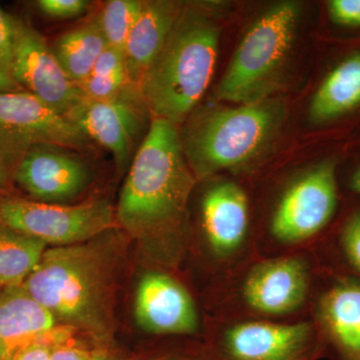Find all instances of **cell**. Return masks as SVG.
Returning <instances> with one entry per match:
<instances>
[{
	"instance_id": "6da1fadb",
	"label": "cell",
	"mask_w": 360,
	"mask_h": 360,
	"mask_svg": "<svg viewBox=\"0 0 360 360\" xmlns=\"http://www.w3.org/2000/svg\"><path fill=\"white\" fill-rule=\"evenodd\" d=\"M115 229L84 243L47 248L21 285L56 321L99 341L110 340L115 330L120 269Z\"/></svg>"
},
{
	"instance_id": "7a4b0ae2",
	"label": "cell",
	"mask_w": 360,
	"mask_h": 360,
	"mask_svg": "<svg viewBox=\"0 0 360 360\" xmlns=\"http://www.w3.org/2000/svg\"><path fill=\"white\" fill-rule=\"evenodd\" d=\"M194 184L177 124L153 117L120 193L118 226L143 243L165 241L184 220Z\"/></svg>"
},
{
	"instance_id": "3957f363",
	"label": "cell",
	"mask_w": 360,
	"mask_h": 360,
	"mask_svg": "<svg viewBox=\"0 0 360 360\" xmlns=\"http://www.w3.org/2000/svg\"><path fill=\"white\" fill-rule=\"evenodd\" d=\"M220 26L210 11L186 4L139 91L153 117L179 124L210 86L219 56Z\"/></svg>"
},
{
	"instance_id": "277c9868",
	"label": "cell",
	"mask_w": 360,
	"mask_h": 360,
	"mask_svg": "<svg viewBox=\"0 0 360 360\" xmlns=\"http://www.w3.org/2000/svg\"><path fill=\"white\" fill-rule=\"evenodd\" d=\"M285 118V103L274 97L198 110L180 134L187 162L198 179L255 165L272 148Z\"/></svg>"
},
{
	"instance_id": "5b68a950",
	"label": "cell",
	"mask_w": 360,
	"mask_h": 360,
	"mask_svg": "<svg viewBox=\"0 0 360 360\" xmlns=\"http://www.w3.org/2000/svg\"><path fill=\"white\" fill-rule=\"evenodd\" d=\"M300 20V6L281 1L253 21L215 89L219 101L236 104L270 98L281 87Z\"/></svg>"
},
{
	"instance_id": "8992f818",
	"label": "cell",
	"mask_w": 360,
	"mask_h": 360,
	"mask_svg": "<svg viewBox=\"0 0 360 360\" xmlns=\"http://www.w3.org/2000/svg\"><path fill=\"white\" fill-rule=\"evenodd\" d=\"M0 225L53 246L84 243L118 227L105 200L65 205L9 196L0 198Z\"/></svg>"
},
{
	"instance_id": "52a82bcc",
	"label": "cell",
	"mask_w": 360,
	"mask_h": 360,
	"mask_svg": "<svg viewBox=\"0 0 360 360\" xmlns=\"http://www.w3.org/2000/svg\"><path fill=\"white\" fill-rule=\"evenodd\" d=\"M89 139L68 116L25 91L0 92V155L4 161L40 144L79 148Z\"/></svg>"
},
{
	"instance_id": "ba28073f",
	"label": "cell",
	"mask_w": 360,
	"mask_h": 360,
	"mask_svg": "<svg viewBox=\"0 0 360 360\" xmlns=\"http://www.w3.org/2000/svg\"><path fill=\"white\" fill-rule=\"evenodd\" d=\"M335 162L326 160L293 182L272 215V236L283 243L307 240L326 226L338 207Z\"/></svg>"
},
{
	"instance_id": "9c48e42d",
	"label": "cell",
	"mask_w": 360,
	"mask_h": 360,
	"mask_svg": "<svg viewBox=\"0 0 360 360\" xmlns=\"http://www.w3.org/2000/svg\"><path fill=\"white\" fill-rule=\"evenodd\" d=\"M11 77L25 91L59 115L68 116L86 97L61 68L44 37L15 18V49Z\"/></svg>"
},
{
	"instance_id": "30bf717a",
	"label": "cell",
	"mask_w": 360,
	"mask_h": 360,
	"mask_svg": "<svg viewBox=\"0 0 360 360\" xmlns=\"http://www.w3.org/2000/svg\"><path fill=\"white\" fill-rule=\"evenodd\" d=\"M148 111L139 90L129 84L113 98L85 99L68 117L89 141H96L113 155L120 169L129 165L135 141Z\"/></svg>"
},
{
	"instance_id": "8fae6325",
	"label": "cell",
	"mask_w": 360,
	"mask_h": 360,
	"mask_svg": "<svg viewBox=\"0 0 360 360\" xmlns=\"http://www.w3.org/2000/svg\"><path fill=\"white\" fill-rule=\"evenodd\" d=\"M319 342L307 322L250 321L227 328L220 338L217 360H314Z\"/></svg>"
},
{
	"instance_id": "7c38bea8",
	"label": "cell",
	"mask_w": 360,
	"mask_h": 360,
	"mask_svg": "<svg viewBox=\"0 0 360 360\" xmlns=\"http://www.w3.org/2000/svg\"><path fill=\"white\" fill-rule=\"evenodd\" d=\"M65 148L40 144L28 148L16 161V182L34 200L65 202L89 186V167Z\"/></svg>"
},
{
	"instance_id": "4fadbf2b",
	"label": "cell",
	"mask_w": 360,
	"mask_h": 360,
	"mask_svg": "<svg viewBox=\"0 0 360 360\" xmlns=\"http://www.w3.org/2000/svg\"><path fill=\"white\" fill-rule=\"evenodd\" d=\"M135 319L144 330L160 335H193L198 326L193 298L167 274L149 272L137 286Z\"/></svg>"
},
{
	"instance_id": "5bb4252c",
	"label": "cell",
	"mask_w": 360,
	"mask_h": 360,
	"mask_svg": "<svg viewBox=\"0 0 360 360\" xmlns=\"http://www.w3.org/2000/svg\"><path fill=\"white\" fill-rule=\"evenodd\" d=\"M309 274L303 260L284 257L257 265L243 284L246 303L262 314L283 315L304 302Z\"/></svg>"
},
{
	"instance_id": "9a60e30c",
	"label": "cell",
	"mask_w": 360,
	"mask_h": 360,
	"mask_svg": "<svg viewBox=\"0 0 360 360\" xmlns=\"http://www.w3.org/2000/svg\"><path fill=\"white\" fill-rule=\"evenodd\" d=\"M58 323L22 286L4 288L0 292V360H13L27 345L49 338Z\"/></svg>"
},
{
	"instance_id": "2e32d148",
	"label": "cell",
	"mask_w": 360,
	"mask_h": 360,
	"mask_svg": "<svg viewBox=\"0 0 360 360\" xmlns=\"http://www.w3.org/2000/svg\"><path fill=\"white\" fill-rule=\"evenodd\" d=\"M184 6L182 2L170 0L143 2L124 49L127 79L137 90L146 70L167 41Z\"/></svg>"
},
{
	"instance_id": "e0dca14e",
	"label": "cell",
	"mask_w": 360,
	"mask_h": 360,
	"mask_svg": "<svg viewBox=\"0 0 360 360\" xmlns=\"http://www.w3.org/2000/svg\"><path fill=\"white\" fill-rule=\"evenodd\" d=\"M206 238L215 252L229 255L240 248L250 224V206L243 189L220 182L205 193L201 206Z\"/></svg>"
},
{
	"instance_id": "ac0fdd59",
	"label": "cell",
	"mask_w": 360,
	"mask_h": 360,
	"mask_svg": "<svg viewBox=\"0 0 360 360\" xmlns=\"http://www.w3.org/2000/svg\"><path fill=\"white\" fill-rule=\"evenodd\" d=\"M319 310L338 360H360V284H336L322 297Z\"/></svg>"
},
{
	"instance_id": "d6986e66",
	"label": "cell",
	"mask_w": 360,
	"mask_h": 360,
	"mask_svg": "<svg viewBox=\"0 0 360 360\" xmlns=\"http://www.w3.org/2000/svg\"><path fill=\"white\" fill-rule=\"evenodd\" d=\"M360 106V51L341 60L315 91L310 122L321 124L338 120Z\"/></svg>"
},
{
	"instance_id": "ffe728a7",
	"label": "cell",
	"mask_w": 360,
	"mask_h": 360,
	"mask_svg": "<svg viewBox=\"0 0 360 360\" xmlns=\"http://www.w3.org/2000/svg\"><path fill=\"white\" fill-rule=\"evenodd\" d=\"M106 47L108 42L96 20L61 35L51 49L66 75L78 85L89 77Z\"/></svg>"
},
{
	"instance_id": "44dd1931",
	"label": "cell",
	"mask_w": 360,
	"mask_h": 360,
	"mask_svg": "<svg viewBox=\"0 0 360 360\" xmlns=\"http://www.w3.org/2000/svg\"><path fill=\"white\" fill-rule=\"evenodd\" d=\"M47 248L39 239L0 225V288L22 285Z\"/></svg>"
},
{
	"instance_id": "7402d4cb",
	"label": "cell",
	"mask_w": 360,
	"mask_h": 360,
	"mask_svg": "<svg viewBox=\"0 0 360 360\" xmlns=\"http://www.w3.org/2000/svg\"><path fill=\"white\" fill-rule=\"evenodd\" d=\"M141 0H111L96 18L108 46L124 52L132 28L141 13Z\"/></svg>"
},
{
	"instance_id": "603a6c76",
	"label": "cell",
	"mask_w": 360,
	"mask_h": 360,
	"mask_svg": "<svg viewBox=\"0 0 360 360\" xmlns=\"http://www.w3.org/2000/svg\"><path fill=\"white\" fill-rule=\"evenodd\" d=\"M129 84L127 75L112 77L89 75L84 82L78 84L85 97L90 101H106L117 96Z\"/></svg>"
},
{
	"instance_id": "cb8c5ba5",
	"label": "cell",
	"mask_w": 360,
	"mask_h": 360,
	"mask_svg": "<svg viewBox=\"0 0 360 360\" xmlns=\"http://www.w3.org/2000/svg\"><path fill=\"white\" fill-rule=\"evenodd\" d=\"M14 49H15V18L7 14L0 7V68L11 77Z\"/></svg>"
},
{
	"instance_id": "d4e9b609",
	"label": "cell",
	"mask_w": 360,
	"mask_h": 360,
	"mask_svg": "<svg viewBox=\"0 0 360 360\" xmlns=\"http://www.w3.org/2000/svg\"><path fill=\"white\" fill-rule=\"evenodd\" d=\"M40 11L53 20H70L85 13L89 2L85 0H39Z\"/></svg>"
},
{
	"instance_id": "484cf974",
	"label": "cell",
	"mask_w": 360,
	"mask_h": 360,
	"mask_svg": "<svg viewBox=\"0 0 360 360\" xmlns=\"http://www.w3.org/2000/svg\"><path fill=\"white\" fill-rule=\"evenodd\" d=\"M328 11L336 25L360 27V0H330Z\"/></svg>"
},
{
	"instance_id": "4316f807",
	"label": "cell",
	"mask_w": 360,
	"mask_h": 360,
	"mask_svg": "<svg viewBox=\"0 0 360 360\" xmlns=\"http://www.w3.org/2000/svg\"><path fill=\"white\" fill-rule=\"evenodd\" d=\"M120 75H127L124 52L108 46L97 58L90 75L112 77Z\"/></svg>"
},
{
	"instance_id": "83f0119b",
	"label": "cell",
	"mask_w": 360,
	"mask_h": 360,
	"mask_svg": "<svg viewBox=\"0 0 360 360\" xmlns=\"http://www.w3.org/2000/svg\"><path fill=\"white\" fill-rule=\"evenodd\" d=\"M342 246L350 264L360 272V212L352 215L345 225Z\"/></svg>"
},
{
	"instance_id": "f1b7e54d",
	"label": "cell",
	"mask_w": 360,
	"mask_h": 360,
	"mask_svg": "<svg viewBox=\"0 0 360 360\" xmlns=\"http://www.w3.org/2000/svg\"><path fill=\"white\" fill-rule=\"evenodd\" d=\"M68 333L65 326H59L56 331L44 340L35 341L20 350L13 360H51V345Z\"/></svg>"
},
{
	"instance_id": "f546056e",
	"label": "cell",
	"mask_w": 360,
	"mask_h": 360,
	"mask_svg": "<svg viewBox=\"0 0 360 360\" xmlns=\"http://www.w3.org/2000/svg\"><path fill=\"white\" fill-rule=\"evenodd\" d=\"M94 352L78 345L70 335L63 336L51 345V360H92Z\"/></svg>"
},
{
	"instance_id": "4dcf8cb0",
	"label": "cell",
	"mask_w": 360,
	"mask_h": 360,
	"mask_svg": "<svg viewBox=\"0 0 360 360\" xmlns=\"http://www.w3.org/2000/svg\"><path fill=\"white\" fill-rule=\"evenodd\" d=\"M25 90L8 73L0 68V92H14Z\"/></svg>"
},
{
	"instance_id": "1f68e13d",
	"label": "cell",
	"mask_w": 360,
	"mask_h": 360,
	"mask_svg": "<svg viewBox=\"0 0 360 360\" xmlns=\"http://www.w3.org/2000/svg\"><path fill=\"white\" fill-rule=\"evenodd\" d=\"M350 188L354 193L360 194V168L352 175V180H350Z\"/></svg>"
},
{
	"instance_id": "d6a6232c",
	"label": "cell",
	"mask_w": 360,
	"mask_h": 360,
	"mask_svg": "<svg viewBox=\"0 0 360 360\" xmlns=\"http://www.w3.org/2000/svg\"><path fill=\"white\" fill-rule=\"evenodd\" d=\"M92 360H117L113 355L104 350H94Z\"/></svg>"
},
{
	"instance_id": "836d02e7",
	"label": "cell",
	"mask_w": 360,
	"mask_h": 360,
	"mask_svg": "<svg viewBox=\"0 0 360 360\" xmlns=\"http://www.w3.org/2000/svg\"><path fill=\"white\" fill-rule=\"evenodd\" d=\"M6 181V161H4V158H2L1 155H0V187L4 186Z\"/></svg>"
},
{
	"instance_id": "e575fe53",
	"label": "cell",
	"mask_w": 360,
	"mask_h": 360,
	"mask_svg": "<svg viewBox=\"0 0 360 360\" xmlns=\"http://www.w3.org/2000/svg\"><path fill=\"white\" fill-rule=\"evenodd\" d=\"M153 360H188V359H179V356H167V355H165V356L158 357V359H155ZM214 360H217V359H215Z\"/></svg>"
}]
</instances>
